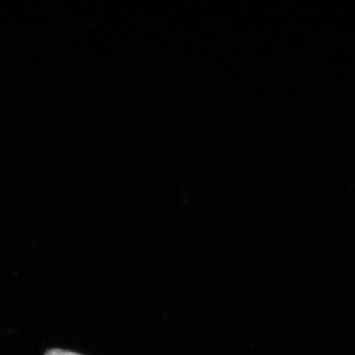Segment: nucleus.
<instances>
[{
    "mask_svg": "<svg viewBox=\"0 0 355 355\" xmlns=\"http://www.w3.org/2000/svg\"><path fill=\"white\" fill-rule=\"evenodd\" d=\"M46 355H81L76 352H65V350L51 349L46 352Z\"/></svg>",
    "mask_w": 355,
    "mask_h": 355,
    "instance_id": "obj_1",
    "label": "nucleus"
}]
</instances>
